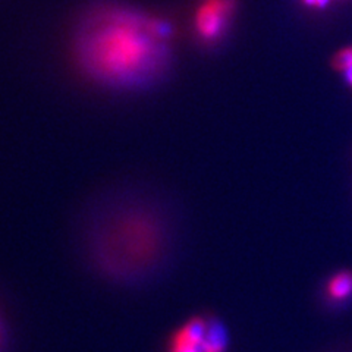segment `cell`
Wrapping results in <instances>:
<instances>
[{
	"label": "cell",
	"mask_w": 352,
	"mask_h": 352,
	"mask_svg": "<svg viewBox=\"0 0 352 352\" xmlns=\"http://www.w3.org/2000/svg\"><path fill=\"white\" fill-rule=\"evenodd\" d=\"M185 217L175 198L144 182H116L76 213L74 248L93 278L122 291L166 280L181 260Z\"/></svg>",
	"instance_id": "6da1fadb"
},
{
	"label": "cell",
	"mask_w": 352,
	"mask_h": 352,
	"mask_svg": "<svg viewBox=\"0 0 352 352\" xmlns=\"http://www.w3.org/2000/svg\"><path fill=\"white\" fill-rule=\"evenodd\" d=\"M175 27L126 0H96L76 18L71 56L84 78L102 90L141 94L168 81L176 58Z\"/></svg>",
	"instance_id": "7a4b0ae2"
},
{
	"label": "cell",
	"mask_w": 352,
	"mask_h": 352,
	"mask_svg": "<svg viewBox=\"0 0 352 352\" xmlns=\"http://www.w3.org/2000/svg\"><path fill=\"white\" fill-rule=\"evenodd\" d=\"M229 332L212 313H197L175 327L166 339L164 352H226Z\"/></svg>",
	"instance_id": "3957f363"
},
{
	"label": "cell",
	"mask_w": 352,
	"mask_h": 352,
	"mask_svg": "<svg viewBox=\"0 0 352 352\" xmlns=\"http://www.w3.org/2000/svg\"><path fill=\"white\" fill-rule=\"evenodd\" d=\"M239 0H197L191 14V34L198 46L214 49L235 24Z\"/></svg>",
	"instance_id": "277c9868"
},
{
	"label": "cell",
	"mask_w": 352,
	"mask_h": 352,
	"mask_svg": "<svg viewBox=\"0 0 352 352\" xmlns=\"http://www.w3.org/2000/svg\"><path fill=\"white\" fill-rule=\"evenodd\" d=\"M352 294V273L342 272L336 274V276L329 283V295L333 300H345L346 296Z\"/></svg>",
	"instance_id": "5b68a950"
},
{
	"label": "cell",
	"mask_w": 352,
	"mask_h": 352,
	"mask_svg": "<svg viewBox=\"0 0 352 352\" xmlns=\"http://www.w3.org/2000/svg\"><path fill=\"white\" fill-rule=\"evenodd\" d=\"M352 66V46L342 47L332 58V68L338 72H346Z\"/></svg>",
	"instance_id": "8992f818"
},
{
	"label": "cell",
	"mask_w": 352,
	"mask_h": 352,
	"mask_svg": "<svg viewBox=\"0 0 352 352\" xmlns=\"http://www.w3.org/2000/svg\"><path fill=\"white\" fill-rule=\"evenodd\" d=\"M10 340V330L3 313L0 311V352H6Z\"/></svg>",
	"instance_id": "52a82bcc"
},
{
	"label": "cell",
	"mask_w": 352,
	"mask_h": 352,
	"mask_svg": "<svg viewBox=\"0 0 352 352\" xmlns=\"http://www.w3.org/2000/svg\"><path fill=\"white\" fill-rule=\"evenodd\" d=\"M302 2L310 8H324L330 0H302Z\"/></svg>",
	"instance_id": "ba28073f"
},
{
	"label": "cell",
	"mask_w": 352,
	"mask_h": 352,
	"mask_svg": "<svg viewBox=\"0 0 352 352\" xmlns=\"http://www.w3.org/2000/svg\"><path fill=\"white\" fill-rule=\"evenodd\" d=\"M344 75H345L346 82L352 87V66H351V68H349L346 72H344Z\"/></svg>",
	"instance_id": "9c48e42d"
}]
</instances>
